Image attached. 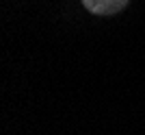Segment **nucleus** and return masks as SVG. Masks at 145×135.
<instances>
[{
	"label": "nucleus",
	"instance_id": "f257e3e1",
	"mask_svg": "<svg viewBox=\"0 0 145 135\" xmlns=\"http://www.w3.org/2000/svg\"><path fill=\"white\" fill-rule=\"evenodd\" d=\"M82 5L95 15H115L128 5V0H82Z\"/></svg>",
	"mask_w": 145,
	"mask_h": 135
}]
</instances>
